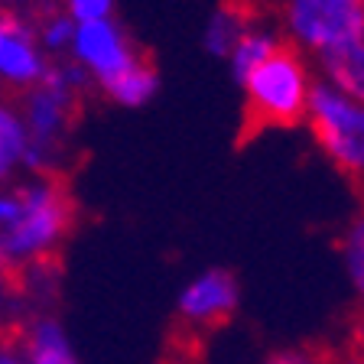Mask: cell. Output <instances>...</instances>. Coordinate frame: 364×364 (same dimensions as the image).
<instances>
[{"instance_id": "44dd1931", "label": "cell", "mask_w": 364, "mask_h": 364, "mask_svg": "<svg viewBox=\"0 0 364 364\" xmlns=\"http://www.w3.org/2000/svg\"><path fill=\"white\" fill-rule=\"evenodd\" d=\"M361 4H364V0H361Z\"/></svg>"}, {"instance_id": "e0dca14e", "label": "cell", "mask_w": 364, "mask_h": 364, "mask_svg": "<svg viewBox=\"0 0 364 364\" xmlns=\"http://www.w3.org/2000/svg\"><path fill=\"white\" fill-rule=\"evenodd\" d=\"M260 364H326V361L309 348H277V351H270Z\"/></svg>"}, {"instance_id": "9c48e42d", "label": "cell", "mask_w": 364, "mask_h": 364, "mask_svg": "<svg viewBox=\"0 0 364 364\" xmlns=\"http://www.w3.org/2000/svg\"><path fill=\"white\" fill-rule=\"evenodd\" d=\"M309 62L318 82L332 85L335 91L355 101H364V36L348 39V43L335 46Z\"/></svg>"}, {"instance_id": "8fae6325", "label": "cell", "mask_w": 364, "mask_h": 364, "mask_svg": "<svg viewBox=\"0 0 364 364\" xmlns=\"http://www.w3.org/2000/svg\"><path fill=\"white\" fill-rule=\"evenodd\" d=\"M254 20H257V14L244 0H221L218 7L212 10V16L205 20L202 49L212 59H228V53L235 49V43L244 36V30Z\"/></svg>"}, {"instance_id": "ba28073f", "label": "cell", "mask_w": 364, "mask_h": 364, "mask_svg": "<svg viewBox=\"0 0 364 364\" xmlns=\"http://www.w3.org/2000/svg\"><path fill=\"white\" fill-rule=\"evenodd\" d=\"M49 62L53 59L39 49L36 26L14 10H0V88H33Z\"/></svg>"}, {"instance_id": "4fadbf2b", "label": "cell", "mask_w": 364, "mask_h": 364, "mask_svg": "<svg viewBox=\"0 0 364 364\" xmlns=\"http://www.w3.org/2000/svg\"><path fill=\"white\" fill-rule=\"evenodd\" d=\"M26 146H30V136H26L20 111L0 101V182H7L23 166Z\"/></svg>"}, {"instance_id": "9a60e30c", "label": "cell", "mask_w": 364, "mask_h": 364, "mask_svg": "<svg viewBox=\"0 0 364 364\" xmlns=\"http://www.w3.org/2000/svg\"><path fill=\"white\" fill-rule=\"evenodd\" d=\"M36 26V39H39V49H43L49 59H65L68 55V46H72V36H75V23L68 20L62 10H46V16Z\"/></svg>"}, {"instance_id": "5b68a950", "label": "cell", "mask_w": 364, "mask_h": 364, "mask_svg": "<svg viewBox=\"0 0 364 364\" xmlns=\"http://www.w3.org/2000/svg\"><path fill=\"white\" fill-rule=\"evenodd\" d=\"M277 33L316 59L348 39L364 36L361 0H277Z\"/></svg>"}, {"instance_id": "3957f363", "label": "cell", "mask_w": 364, "mask_h": 364, "mask_svg": "<svg viewBox=\"0 0 364 364\" xmlns=\"http://www.w3.org/2000/svg\"><path fill=\"white\" fill-rule=\"evenodd\" d=\"M316 85L312 62L280 39V46L241 78L244 130L257 134L270 127H296L306 121V107Z\"/></svg>"}, {"instance_id": "277c9868", "label": "cell", "mask_w": 364, "mask_h": 364, "mask_svg": "<svg viewBox=\"0 0 364 364\" xmlns=\"http://www.w3.org/2000/svg\"><path fill=\"white\" fill-rule=\"evenodd\" d=\"M303 124L322 156L341 176L364 186V101L348 98L316 78Z\"/></svg>"}, {"instance_id": "6da1fadb", "label": "cell", "mask_w": 364, "mask_h": 364, "mask_svg": "<svg viewBox=\"0 0 364 364\" xmlns=\"http://www.w3.org/2000/svg\"><path fill=\"white\" fill-rule=\"evenodd\" d=\"M75 225V198L55 176H30L0 189V267L43 264Z\"/></svg>"}, {"instance_id": "5bb4252c", "label": "cell", "mask_w": 364, "mask_h": 364, "mask_svg": "<svg viewBox=\"0 0 364 364\" xmlns=\"http://www.w3.org/2000/svg\"><path fill=\"white\" fill-rule=\"evenodd\" d=\"M338 250H341V267H345L348 287L355 293L358 306L364 309V208L345 225Z\"/></svg>"}, {"instance_id": "30bf717a", "label": "cell", "mask_w": 364, "mask_h": 364, "mask_svg": "<svg viewBox=\"0 0 364 364\" xmlns=\"http://www.w3.org/2000/svg\"><path fill=\"white\" fill-rule=\"evenodd\" d=\"M16 341L26 364H82L65 326L55 316H36Z\"/></svg>"}, {"instance_id": "2e32d148", "label": "cell", "mask_w": 364, "mask_h": 364, "mask_svg": "<svg viewBox=\"0 0 364 364\" xmlns=\"http://www.w3.org/2000/svg\"><path fill=\"white\" fill-rule=\"evenodd\" d=\"M117 4L114 0H62V14L75 23H98V20H111Z\"/></svg>"}, {"instance_id": "ffe728a7", "label": "cell", "mask_w": 364, "mask_h": 364, "mask_svg": "<svg viewBox=\"0 0 364 364\" xmlns=\"http://www.w3.org/2000/svg\"><path fill=\"white\" fill-rule=\"evenodd\" d=\"M355 364H364V332L358 338V351H355Z\"/></svg>"}, {"instance_id": "ac0fdd59", "label": "cell", "mask_w": 364, "mask_h": 364, "mask_svg": "<svg viewBox=\"0 0 364 364\" xmlns=\"http://www.w3.org/2000/svg\"><path fill=\"white\" fill-rule=\"evenodd\" d=\"M0 364H26L16 338H0Z\"/></svg>"}, {"instance_id": "8992f818", "label": "cell", "mask_w": 364, "mask_h": 364, "mask_svg": "<svg viewBox=\"0 0 364 364\" xmlns=\"http://www.w3.org/2000/svg\"><path fill=\"white\" fill-rule=\"evenodd\" d=\"M85 75H88L91 88L105 98L114 85L127 78L134 68H140L150 55L134 43V36L127 33L117 16L111 20H98V23H78L68 55Z\"/></svg>"}, {"instance_id": "7a4b0ae2", "label": "cell", "mask_w": 364, "mask_h": 364, "mask_svg": "<svg viewBox=\"0 0 364 364\" xmlns=\"http://www.w3.org/2000/svg\"><path fill=\"white\" fill-rule=\"evenodd\" d=\"M91 88L88 75L72 59L49 62L46 75L33 88L23 91V127L30 146L23 153V169L33 176H53L59 166L62 144H65L72 121L78 114V101Z\"/></svg>"}, {"instance_id": "7c38bea8", "label": "cell", "mask_w": 364, "mask_h": 364, "mask_svg": "<svg viewBox=\"0 0 364 364\" xmlns=\"http://www.w3.org/2000/svg\"><path fill=\"white\" fill-rule=\"evenodd\" d=\"M280 33H277V26H270V23L264 20H254L244 30V36L235 43V49L228 53V72H231V78H235L237 85H241V78L247 75L254 65H260V62L267 59V55L280 46Z\"/></svg>"}, {"instance_id": "d6986e66", "label": "cell", "mask_w": 364, "mask_h": 364, "mask_svg": "<svg viewBox=\"0 0 364 364\" xmlns=\"http://www.w3.org/2000/svg\"><path fill=\"white\" fill-rule=\"evenodd\" d=\"M7 293H10V277H7V267H0V306L7 303Z\"/></svg>"}, {"instance_id": "52a82bcc", "label": "cell", "mask_w": 364, "mask_h": 364, "mask_svg": "<svg viewBox=\"0 0 364 364\" xmlns=\"http://www.w3.org/2000/svg\"><path fill=\"white\" fill-rule=\"evenodd\" d=\"M241 283L225 267H205L192 273L176 293V316L189 328H215L237 312Z\"/></svg>"}]
</instances>
